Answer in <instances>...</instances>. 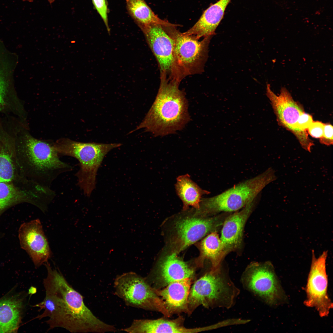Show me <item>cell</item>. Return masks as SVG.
<instances>
[{
  "mask_svg": "<svg viewBox=\"0 0 333 333\" xmlns=\"http://www.w3.org/2000/svg\"><path fill=\"white\" fill-rule=\"evenodd\" d=\"M5 57L0 55V112L20 113L23 108L11 83L10 64Z\"/></svg>",
  "mask_w": 333,
  "mask_h": 333,
  "instance_id": "obj_24",
  "label": "cell"
},
{
  "mask_svg": "<svg viewBox=\"0 0 333 333\" xmlns=\"http://www.w3.org/2000/svg\"><path fill=\"white\" fill-rule=\"evenodd\" d=\"M47 271L43 284L46 294L56 305L52 315L46 321L48 330L64 328L72 333H105L117 331L113 325L97 318L85 305L83 297L67 281L60 270L44 264Z\"/></svg>",
  "mask_w": 333,
  "mask_h": 333,
  "instance_id": "obj_1",
  "label": "cell"
},
{
  "mask_svg": "<svg viewBox=\"0 0 333 333\" xmlns=\"http://www.w3.org/2000/svg\"><path fill=\"white\" fill-rule=\"evenodd\" d=\"M175 189L183 202V211L187 210L190 206L196 210H199L202 196L209 193L202 189L192 180L188 174L177 177Z\"/></svg>",
  "mask_w": 333,
  "mask_h": 333,
  "instance_id": "obj_25",
  "label": "cell"
},
{
  "mask_svg": "<svg viewBox=\"0 0 333 333\" xmlns=\"http://www.w3.org/2000/svg\"><path fill=\"white\" fill-rule=\"evenodd\" d=\"M177 27H164L174 40L175 79L180 83L186 76L204 71L208 57L209 44L213 36L204 37L199 41L194 36L180 32L177 29Z\"/></svg>",
  "mask_w": 333,
  "mask_h": 333,
  "instance_id": "obj_8",
  "label": "cell"
},
{
  "mask_svg": "<svg viewBox=\"0 0 333 333\" xmlns=\"http://www.w3.org/2000/svg\"><path fill=\"white\" fill-rule=\"evenodd\" d=\"M193 278H187L171 282L162 289H155L171 316L185 313L190 315L188 298Z\"/></svg>",
  "mask_w": 333,
  "mask_h": 333,
  "instance_id": "obj_18",
  "label": "cell"
},
{
  "mask_svg": "<svg viewBox=\"0 0 333 333\" xmlns=\"http://www.w3.org/2000/svg\"><path fill=\"white\" fill-rule=\"evenodd\" d=\"M333 128L329 123L324 124L323 134L320 139V142L327 146L333 144Z\"/></svg>",
  "mask_w": 333,
  "mask_h": 333,
  "instance_id": "obj_31",
  "label": "cell"
},
{
  "mask_svg": "<svg viewBox=\"0 0 333 333\" xmlns=\"http://www.w3.org/2000/svg\"><path fill=\"white\" fill-rule=\"evenodd\" d=\"M52 199L50 189L32 181L19 187L13 182H0V215L7 208L21 203L31 204L43 211Z\"/></svg>",
  "mask_w": 333,
  "mask_h": 333,
  "instance_id": "obj_12",
  "label": "cell"
},
{
  "mask_svg": "<svg viewBox=\"0 0 333 333\" xmlns=\"http://www.w3.org/2000/svg\"><path fill=\"white\" fill-rule=\"evenodd\" d=\"M35 306L39 307V311L44 310L43 313L36 317L39 319L46 317L50 318L54 313L56 309L55 303L53 300L50 296L46 294L43 300L36 304Z\"/></svg>",
  "mask_w": 333,
  "mask_h": 333,
  "instance_id": "obj_27",
  "label": "cell"
},
{
  "mask_svg": "<svg viewBox=\"0 0 333 333\" xmlns=\"http://www.w3.org/2000/svg\"><path fill=\"white\" fill-rule=\"evenodd\" d=\"M115 294L125 304L133 307L158 312L171 317L161 298L146 279L132 272L117 276L114 283Z\"/></svg>",
  "mask_w": 333,
  "mask_h": 333,
  "instance_id": "obj_9",
  "label": "cell"
},
{
  "mask_svg": "<svg viewBox=\"0 0 333 333\" xmlns=\"http://www.w3.org/2000/svg\"><path fill=\"white\" fill-rule=\"evenodd\" d=\"M58 154L73 157L79 163L80 168L75 174L77 185L84 195L89 197L96 187L98 170L104 158L121 143H84L68 138H61L53 143Z\"/></svg>",
  "mask_w": 333,
  "mask_h": 333,
  "instance_id": "obj_7",
  "label": "cell"
},
{
  "mask_svg": "<svg viewBox=\"0 0 333 333\" xmlns=\"http://www.w3.org/2000/svg\"><path fill=\"white\" fill-rule=\"evenodd\" d=\"M324 125V124L321 121H313L308 128L307 132L312 137L320 138L323 135Z\"/></svg>",
  "mask_w": 333,
  "mask_h": 333,
  "instance_id": "obj_30",
  "label": "cell"
},
{
  "mask_svg": "<svg viewBox=\"0 0 333 333\" xmlns=\"http://www.w3.org/2000/svg\"><path fill=\"white\" fill-rule=\"evenodd\" d=\"M14 132L16 153L21 176L51 187L60 175L73 167L61 161L53 143L34 138L25 128Z\"/></svg>",
  "mask_w": 333,
  "mask_h": 333,
  "instance_id": "obj_2",
  "label": "cell"
},
{
  "mask_svg": "<svg viewBox=\"0 0 333 333\" xmlns=\"http://www.w3.org/2000/svg\"><path fill=\"white\" fill-rule=\"evenodd\" d=\"M327 252L324 251L318 257L312 252L310 271L306 287L305 305L315 308L321 317L328 315L333 304L327 294L328 278L326 271Z\"/></svg>",
  "mask_w": 333,
  "mask_h": 333,
  "instance_id": "obj_11",
  "label": "cell"
},
{
  "mask_svg": "<svg viewBox=\"0 0 333 333\" xmlns=\"http://www.w3.org/2000/svg\"><path fill=\"white\" fill-rule=\"evenodd\" d=\"M277 179L274 170L269 168L218 195L202 199L197 212L202 216H210L239 210L258 196L265 186Z\"/></svg>",
  "mask_w": 333,
  "mask_h": 333,
  "instance_id": "obj_6",
  "label": "cell"
},
{
  "mask_svg": "<svg viewBox=\"0 0 333 333\" xmlns=\"http://www.w3.org/2000/svg\"><path fill=\"white\" fill-rule=\"evenodd\" d=\"M196 245L199 252L194 261L196 268L203 267L204 261L208 260L210 262L212 268H217L222 264L227 255L217 232L207 235Z\"/></svg>",
  "mask_w": 333,
  "mask_h": 333,
  "instance_id": "obj_23",
  "label": "cell"
},
{
  "mask_svg": "<svg viewBox=\"0 0 333 333\" xmlns=\"http://www.w3.org/2000/svg\"><path fill=\"white\" fill-rule=\"evenodd\" d=\"M18 237L21 247L29 255L35 267L48 261L51 252L39 219L22 224Z\"/></svg>",
  "mask_w": 333,
  "mask_h": 333,
  "instance_id": "obj_15",
  "label": "cell"
},
{
  "mask_svg": "<svg viewBox=\"0 0 333 333\" xmlns=\"http://www.w3.org/2000/svg\"><path fill=\"white\" fill-rule=\"evenodd\" d=\"M240 292L222 264L215 269L211 266L191 287L188 298L190 314L200 306L207 308H230Z\"/></svg>",
  "mask_w": 333,
  "mask_h": 333,
  "instance_id": "obj_5",
  "label": "cell"
},
{
  "mask_svg": "<svg viewBox=\"0 0 333 333\" xmlns=\"http://www.w3.org/2000/svg\"><path fill=\"white\" fill-rule=\"evenodd\" d=\"M313 122L312 116L304 112L299 117L296 124L295 130L293 133L295 135L299 131H307L308 128Z\"/></svg>",
  "mask_w": 333,
  "mask_h": 333,
  "instance_id": "obj_29",
  "label": "cell"
},
{
  "mask_svg": "<svg viewBox=\"0 0 333 333\" xmlns=\"http://www.w3.org/2000/svg\"><path fill=\"white\" fill-rule=\"evenodd\" d=\"M231 0H219L206 9L195 24L183 34L193 35L199 39L202 37L213 36Z\"/></svg>",
  "mask_w": 333,
  "mask_h": 333,
  "instance_id": "obj_22",
  "label": "cell"
},
{
  "mask_svg": "<svg viewBox=\"0 0 333 333\" xmlns=\"http://www.w3.org/2000/svg\"><path fill=\"white\" fill-rule=\"evenodd\" d=\"M158 63L160 78L174 80V40L163 26L153 24L140 27Z\"/></svg>",
  "mask_w": 333,
  "mask_h": 333,
  "instance_id": "obj_13",
  "label": "cell"
},
{
  "mask_svg": "<svg viewBox=\"0 0 333 333\" xmlns=\"http://www.w3.org/2000/svg\"><path fill=\"white\" fill-rule=\"evenodd\" d=\"M23 1H27L30 2H33V0H22ZM49 3L51 4L55 0H47Z\"/></svg>",
  "mask_w": 333,
  "mask_h": 333,
  "instance_id": "obj_32",
  "label": "cell"
},
{
  "mask_svg": "<svg viewBox=\"0 0 333 333\" xmlns=\"http://www.w3.org/2000/svg\"><path fill=\"white\" fill-rule=\"evenodd\" d=\"M180 83L160 79L155 100L141 123L134 130L144 129L155 137L175 133L190 121L188 103Z\"/></svg>",
  "mask_w": 333,
  "mask_h": 333,
  "instance_id": "obj_3",
  "label": "cell"
},
{
  "mask_svg": "<svg viewBox=\"0 0 333 333\" xmlns=\"http://www.w3.org/2000/svg\"><path fill=\"white\" fill-rule=\"evenodd\" d=\"M258 197L240 210L231 213L225 219L221 229L220 238L226 255L241 250L245 225L255 208Z\"/></svg>",
  "mask_w": 333,
  "mask_h": 333,
  "instance_id": "obj_16",
  "label": "cell"
},
{
  "mask_svg": "<svg viewBox=\"0 0 333 333\" xmlns=\"http://www.w3.org/2000/svg\"><path fill=\"white\" fill-rule=\"evenodd\" d=\"M183 322V318L181 316L172 320L164 318L135 319L122 331L130 333H194L209 330L208 326L187 328L184 326Z\"/></svg>",
  "mask_w": 333,
  "mask_h": 333,
  "instance_id": "obj_19",
  "label": "cell"
},
{
  "mask_svg": "<svg viewBox=\"0 0 333 333\" xmlns=\"http://www.w3.org/2000/svg\"><path fill=\"white\" fill-rule=\"evenodd\" d=\"M182 212L169 218L162 225L165 246L163 251L179 254L209 234L221 229L232 213L223 212L210 216H203L196 210Z\"/></svg>",
  "mask_w": 333,
  "mask_h": 333,
  "instance_id": "obj_4",
  "label": "cell"
},
{
  "mask_svg": "<svg viewBox=\"0 0 333 333\" xmlns=\"http://www.w3.org/2000/svg\"><path fill=\"white\" fill-rule=\"evenodd\" d=\"M241 282L244 288L270 306L278 304L285 296L269 261H253L246 267Z\"/></svg>",
  "mask_w": 333,
  "mask_h": 333,
  "instance_id": "obj_10",
  "label": "cell"
},
{
  "mask_svg": "<svg viewBox=\"0 0 333 333\" xmlns=\"http://www.w3.org/2000/svg\"><path fill=\"white\" fill-rule=\"evenodd\" d=\"M195 268L180 258L177 254L163 252L151 276L154 284L152 287L160 289L176 281L193 278Z\"/></svg>",
  "mask_w": 333,
  "mask_h": 333,
  "instance_id": "obj_14",
  "label": "cell"
},
{
  "mask_svg": "<svg viewBox=\"0 0 333 333\" xmlns=\"http://www.w3.org/2000/svg\"><path fill=\"white\" fill-rule=\"evenodd\" d=\"M18 169L15 137L4 128L0 121V182H13Z\"/></svg>",
  "mask_w": 333,
  "mask_h": 333,
  "instance_id": "obj_21",
  "label": "cell"
},
{
  "mask_svg": "<svg viewBox=\"0 0 333 333\" xmlns=\"http://www.w3.org/2000/svg\"><path fill=\"white\" fill-rule=\"evenodd\" d=\"M266 92L279 123L293 133L299 117L304 112L285 88H282L280 94L277 96L268 84Z\"/></svg>",
  "mask_w": 333,
  "mask_h": 333,
  "instance_id": "obj_17",
  "label": "cell"
},
{
  "mask_svg": "<svg viewBox=\"0 0 333 333\" xmlns=\"http://www.w3.org/2000/svg\"><path fill=\"white\" fill-rule=\"evenodd\" d=\"M129 14L140 28L153 24L173 26L171 23L159 18L147 5L145 0H125Z\"/></svg>",
  "mask_w": 333,
  "mask_h": 333,
  "instance_id": "obj_26",
  "label": "cell"
},
{
  "mask_svg": "<svg viewBox=\"0 0 333 333\" xmlns=\"http://www.w3.org/2000/svg\"><path fill=\"white\" fill-rule=\"evenodd\" d=\"M94 8L103 20L108 31L110 32L108 24V6L106 0H91Z\"/></svg>",
  "mask_w": 333,
  "mask_h": 333,
  "instance_id": "obj_28",
  "label": "cell"
},
{
  "mask_svg": "<svg viewBox=\"0 0 333 333\" xmlns=\"http://www.w3.org/2000/svg\"><path fill=\"white\" fill-rule=\"evenodd\" d=\"M25 296L10 292L0 298V332H17L25 308Z\"/></svg>",
  "mask_w": 333,
  "mask_h": 333,
  "instance_id": "obj_20",
  "label": "cell"
}]
</instances>
